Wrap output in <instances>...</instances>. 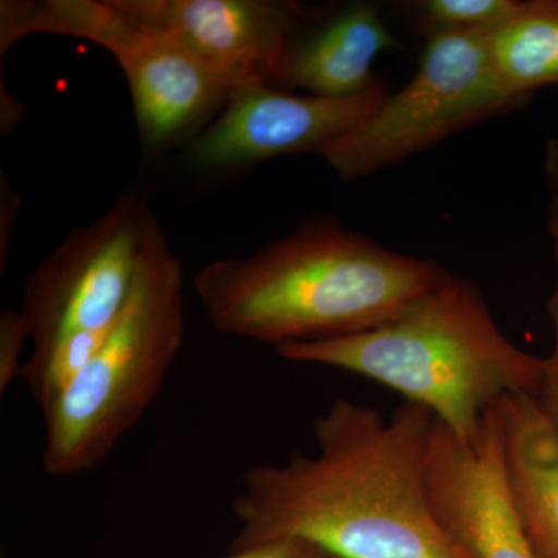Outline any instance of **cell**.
<instances>
[{"label": "cell", "instance_id": "cell-18", "mask_svg": "<svg viewBox=\"0 0 558 558\" xmlns=\"http://www.w3.org/2000/svg\"><path fill=\"white\" fill-rule=\"evenodd\" d=\"M2 219H0V269H5V259L9 258L11 230L14 218L21 208L20 193L11 186L10 180L2 175Z\"/></svg>", "mask_w": 558, "mask_h": 558}, {"label": "cell", "instance_id": "cell-3", "mask_svg": "<svg viewBox=\"0 0 558 558\" xmlns=\"http://www.w3.org/2000/svg\"><path fill=\"white\" fill-rule=\"evenodd\" d=\"M275 349L288 362L348 371L395 389L461 440L475 438L502 399L537 395L543 376V359L501 332L478 286L450 274L377 328Z\"/></svg>", "mask_w": 558, "mask_h": 558}, {"label": "cell", "instance_id": "cell-12", "mask_svg": "<svg viewBox=\"0 0 558 558\" xmlns=\"http://www.w3.org/2000/svg\"><path fill=\"white\" fill-rule=\"evenodd\" d=\"M495 410L521 526L539 558H558V428L534 396H509Z\"/></svg>", "mask_w": 558, "mask_h": 558}, {"label": "cell", "instance_id": "cell-20", "mask_svg": "<svg viewBox=\"0 0 558 558\" xmlns=\"http://www.w3.org/2000/svg\"><path fill=\"white\" fill-rule=\"evenodd\" d=\"M554 240V247H556V258H557V266H558V236L553 238Z\"/></svg>", "mask_w": 558, "mask_h": 558}, {"label": "cell", "instance_id": "cell-1", "mask_svg": "<svg viewBox=\"0 0 558 558\" xmlns=\"http://www.w3.org/2000/svg\"><path fill=\"white\" fill-rule=\"evenodd\" d=\"M435 416L407 402L391 417L337 399L314 421L315 453L242 473L231 549L300 539L333 558H473L429 502Z\"/></svg>", "mask_w": 558, "mask_h": 558}, {"label": "cell", "instance_id": "cell-16", "mask_svg": "<svg viewBox=\"0 0 558 558\" xmlns=\"http://www.w3.org/2000/svg\"><path fill=\"white\" fill-rule=\"evenodd\" d=\"M548 312L553 323L554 344L549 357L543 359L542 381L534 399L550 424L558 428V277L549 296Z\"/></svg>", "mask_w": 558, "mask_h": 558}, {"label": "cell", "instance_id": "cell-5", "mask_svg": "<svg viewBox=\"0 0 558 558\" xmlns=\"http://www.w3.org/2000/svg\"><path fill=\"white\" fill-rule=\"evenodd\" d=\"M32 35L89 40L126 76L142 145L167 149L193 140L229 100L233 84L117 0H2L0 54Z\"/></svg>", "mask_w": 558, "mask_h": 558}, {"label": "cell", "instance_id": "cell-14", "mask_svg": "<svg viewBox=\"0 0 558 558\" xmlns=\"http://www.w3.org/2000/svg\"><path fill=\"white\" fill-rule=\"evenodd\" d=\"M523 0H422L416 13L429 33H488L510 20Z\"/></svg>", "mask_w": 558, "mask_h": 558}, {"label": "cell", "instance_id": "cell-11", "mask_svg": "<svg viewBox=\"0 0 558 558\" xmlns=\"http://www.w3.org/2000/svg\"><path fill=\"white\" fill-rule=\"evenodd\" d=\"M398 46L377 7L355 2L310 14L286 51L274 87L323 98H349L379 83L373 64Z\"/></svg>", "mask_w": 558, "mask_h": 558}, {"label": "cell", "instance_id": "cell-13", "mask_svg": "<svg viewBox=\"0 0 558 558\" xmlns=\"http://www.w3.org/2000/svg\"><path fill=\"white\" fill-rule=\"evenodd\" d=\"M492 64L510 94L526 102L535 90L558 86V0H529L487 33Z\"/></svg>", "mask_w": 558, "mask_h": 558}, {"label": "cell", "instance_id": "cell-10", "mask_svg": "<svg viewBox=\"0 0 558 558\" xmlns=\"http://www.w3.org/2000/svg\"><path fill=\"white\" fill-rule=\"evenodd\" d=\"M427 487L436 517L473 558H539L510 497L497 410L472 440L435 421Z\"/></svg>", "mask_w": 558, "mask_h": 558}, {"label": "cell", "instance_id": "cell-15", "mask_svg": "<svg viewBox=\"0 0 558 558\" xmlns=\"http://www.w3.org/2000/svg\"><path fill=\"white\" fill-rule=\"evenodd\" d=\"M31 341L27 325L20 310H7L0 315V392H5L22 379L24 351Z\"/></svg>", "mask_w": 558, "mask_h": 558}, {"label": "cell", "instance_id": "cell-9", "mask_svg": "<svg viewBox=\"0 0 558 558\" xmlns=\"http://www.w3.org/2000/svg\"><path fill=\"white\" fill-rule=\"evenodd\" d=\"M121 10L170 36L194 58L238 84H269L310 17L292 0H117Z\"/></svg>", "mask_w": 558, "mask_h": 558}, {"label": "cell", "instance_id": "cell-6", "mask_svg": "<svg viewBox=\"0 0 558 558\" xmlns=\"http://www.w3.org/2000/svg\"><path fill=\"white\" fill-rule=\"evenodd\" d=\"M521 105L495 72L487 33H436L413 78L319 157L343 182L369 178Z\"/></svg>", "mask_w": 558, "mask_h": 558}, {"label": "cell", "instance_id": "cell-7", "mask_svg": "<svg viewBox=\"0 0 558 558\" xmlns=\"http://www.w3.org/2000/svg\"><path fill=\"white\" fill-rule=\"evenodd\" d=\"M159 226L148 194L131 191L94 222L70 231L25 279L20 311L33 347L28 357L75 333L112 328Z\"/></svg>", "mask_w": 558, "mask_h": 558}, {"label": "cell", "instance_id": "cell-19", "mask_svg": "<svg viewBox=\"0 0 558 558\" xmlns=\"http://www.w3.org/2000/svg\"><path fill=\"white\" fill-rule=\"evenodd\" d=\"M545 180L549 194L548 229L550 236H558V138H550L545 153Z\"/></svg>", "mask_w": 558, "mask_h": 558}, {"label": "cell", "instance_id": "cell-17", "mask_svg": "<svg viewBox=\"0 0 558 558\" xmlns=\"http://www.w3.org/2000/svg\"><path fill=\"white\" fill-rule=\"evenodd\" d=\"M223 558H333L317 546L300 539H275L247 548L231 549Z\"/></svg>", "mask_w": 558, "mask_h": 558}, {"label": "cell", "instance_id": "cell-8", "mask_svg": "<svg viewBox=\"0 0 558 558\" xmlns=\"http://www.w3.org/2000/svg\"><path fill=\"white\" fill-rule=\"evenodd\" d=\"M387 97L384 81L349 98H323L269 84H238L229 100L189 145L194 167L247 170L278 157L319 156L368 119Z\"/></svg>", "mask_w": 558, "mask_h": 558}, {"label": "cell", "instance_id": "cell-2", "mask_svg": "<svg viewBox=\"0 0 558 558\" xmlns=\"http://www.w3.org/2000/svg\"><path fill=\"white\" fill-rule=\"evenodd\" d=\"M447 275L433 259L392 252L325 219L252 255L208 263L193 286L219 333L278 348L377 328Z\"/></svg>", "mask_w": 558, "mask_h": 558}, {"label": "cell", "instance_id": "cell-4", "mask_svg": "<svg viewBox=\"0 0 558 558\" xmlns=\"http://www.w3.org/2000/svg\"><path fill=\"white\" fill-rule=\"evenodd\" d=\"M183 341L185 278L160 223L108 339L43 411L44 472L62 478L102 464L159 398Z\"/></svg>", "mask_w": 558, "mask_h": 558}]
</instances>
